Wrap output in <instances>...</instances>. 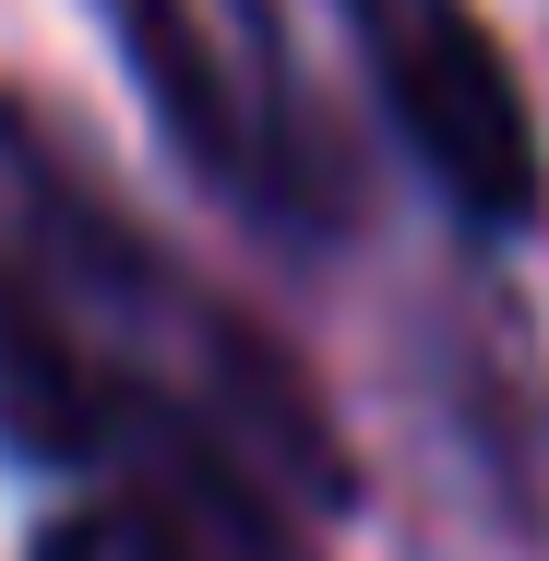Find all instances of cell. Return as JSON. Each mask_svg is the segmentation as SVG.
<instances>
[{"label":"cell","instance_id":"6da1fadb","mask_svg":"<svg viewBox=\"0 0 549 561\" xmlns=\"http://www.w3.org/2000/svg\"><path fill=\"white\" fill-rule=\"evenodd\" d=\"M0 443L36 466H204L299 526L358 502L323 382L131 216L36 96H0Z\"/></svg>","mask_w":549,"mask_h":561},{"label":"cell","instance_id":"7a4b0ae2","mask_svg":"<svg viewBox=\"0 0 549 561\" xmlns=\"http://www.w3.org/2000/svg\"><path fill=\"white\" fill-rule=\"evenodd\" d=\"M334 24H346L370 96L394 119V144L431 168V192L454 216L478 239L538 227V204H549L538 108H526V84H514L478 0H334Z\"/></svg>","mask_w":549,"mask_h":561},{"label":"cell","instance_id":"3957f363","mask_svg":"<svg viewBox=\"0 0 549 561\" xmlns=\"http://www.w3.org/2000/svg\"><path fill=\"white\" fill-rule=\"evenodd\" d=\"M119 72L144 84L156 131L180 144V168L216 192L227 216L275 227V239H334L346 216V180H334L323 131L287 108V96H251V72L216 48V24L192 0H96Z\"/></svg>","mask_w":549,"mask_h":561},{"label":"cell","instance_id":"277c9868","mask_svg":"<svg viewBox=\"0 0 549 561\" xmlns=\"http://www.w3.org/2000/svg\"><path fill=\"white\" fill-rule=\"evenodd\" d=\"M24 561H323V550L287 502L204 478V466H168V478H131L108 502L60 514Z\"/></svg>","mask_w":549,"mask_h":561}]
</instances>
